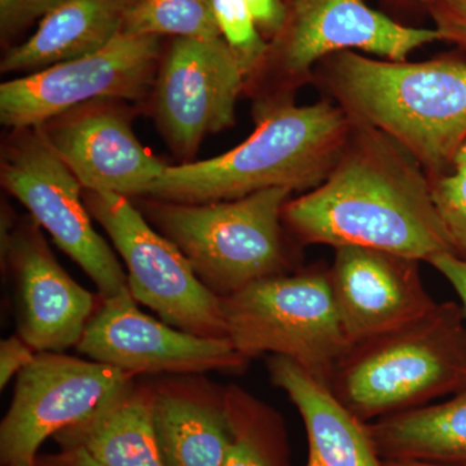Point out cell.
<instances>
[{"label": "cell", "mask_w": 466, "mask_h": 466, "mask_svg": "<svg viewBox=\"0 0 466 466\" xmlns=\"http://www.w3.org/2000/svg\"><path fill=\"white\" fill-rule=\"evenodd\" d=\"M419 260L368 248L334 249V300L350 345L375 339L434 308Z\"/></svg>", "instance_id": "16"}, {"label": "cell", "mask_w": 466, "mask_h": 466, "mask_svg": "<svg viewBox=\"0 0 466 466\" xmlns=\"http://www.w3.org/2000/svg\"><path fill=\"white\" fill-rule=\"evenodd\" d=\"M259 32L274 39L283 29L288 8L283 0H244Z\"/></svg>", "instance_id": "29"}, {"label": "cell", "mask_w": 466, "mask_h": 466, "mask_svg": "<svg viewBox=\"0 0 466 466\" xmlns=\"http://www.w3.org/2000/svg\"><path fill=\"white\" fill-rule=\"evenodd\" d=\"M283 29L250 76H266V99L294 100L312 82L320 61L342 51H364L406 61L417 48L441 41L435 29L401 25L363 0H289ZM258 101V103H260Z\"/></svg>", "instance_id": "7"}, {"label": "cell", "mask_w": 466, "mask_h": 466, "mask_svg": "<svg viewBox=\"0 0 466 466\" xmlns=\"http://www.w3.org/2000/svg\"><path fill=\"white\" fill-rule=\"evenodd\" d=\"M466 385V319L455 302L351 346L330 390L364 422L426 406Z\"/></svg>", "instance_id": "4"}, {"label": "cell", "mask_w": 466, "mask_h": 466, "mask_svg": "<svg viewBox=\"0 0 466 466\" xmlns=\"http://www.w3.org/2000/svg\"><path fill=\"white\" fill-rule=\"evenodd\" d=\"M312 84L354 124L388 135L429 179L447 173L466 143V61L441 56L421 63L330 55Z\"/></svg>", "instance_id": "2"}, {"label": "cell", "mask_w": 466, "mask_h": 466, "mask_svg": "<svg viewBox=\"0 0 466 466\" xmlns=\"http://www.w3.org/2000/svg\"><path fill=\"white\" fill-rule=\"evenodd\" d=\"M64 0H0L3 32H14L33 20L45 17Z\"/></svg>", "instance_id": "27"}, {"label": "cell", "mask_w": 466, "mask_h": 466, "mask_svg": "<svg viewBox=\"0 0 466 466\" xmlns=\"http://www.w3.org/2000/svg\"><path fill=\"white\" fill-rule=\"evenodd\" d=\"M210 3L220 35L249 76L265 58L269 43L263 39L244 0H210Z\"/></svg>", "instance_id": "25"}, {"label": "cell", "mask_w": 466, "mask_h": 466, "mask_svg": "<svg viewBox=\"0 0 466 466\" xmlns=\"http://www.w3.org/2000/svg\"><path fill=\"white\" fill-rule=\"evenodd\" d=\"M268 373L299 410L309 441L306 466H385L370 426L290 359L272 355Z\"/></svg>", "instance_id": "18"}, {"label": "cell", "mask_w": 466, "mask_h": 466, "mask_svg": "<svg viewBox=\"0 0 466 466\" xmlns=\"http://www.w3.org/2000/svg\"><path fill=\"white\" fill-rule=\"evenodd\" d=\"M43 466H100L95 460H92L85 451L61 450L57 455L50 456L45 460Z\"/></svg>", "instance_id": "31"}, {"label": "cell", "mask_w": 466, "mask_h": 466, "mask_svg": "<svg viewBox=\"0 0 466 466\" xmlns=\"http://www.w3.org/2000/svg\"><path fill=\"white\" fill-rule=\"evenodd\" d=\"M17 131L3 153V187L90 276L101 299L130 291L127 274L92 226L84 187L52 149L41 126Z\"/></svg>", "instance_id": "9"}, {"label": "cell", "mask_w": 466, "mask_h": 466, "mask_svg": "<svg viewBox=\"0 0 466 466\" xmlns=\"http://www.w3.org/2000/svg\"><path fill=\"white\" fill-rule=\"evenodd\" d=\"M36 466H38V465H36Z\"/></svg>", "instance_id": "34"}, {"label": "cell", "mask_w": 466, "mask_h": 466, "mask_svg": "<svg viewBox=\"0 0 466 466\" xmlns=\"http://www.w3.org/2000/svg\"><path fill=\"white\" fill-rule=\"evenodd\" d=\"M428 263L449 281L451 287L458 294L460 306H461L466 319V260L453 253H441L429 260Z\"/></svg>", "instance_id": "30"}, {"label": "cell", "mask_w": 466, "mask_h": 466, "mask_svg": "<svg viewBox=\"0 0 466 466\" xmlns=\"http://www.w3.org/2000/svg\"><path fill=\"white\" fill-rule=\"evenodd\" d=\"M134 0H64L48 12L36 32L12 48L2 72L48 67L94 54L122 33Z\"/></svg>", "instance_id": "20"}, {"label": "cell", "mask_w": 466, "mask_h": 466, "mask_svg": "<svg viewBox=\"0 0 466 466\" xmlns=\"http://www.w3.org/2000/svg\"><path fill=\"white\" fill-rule=\"evenodd\" d=\"M247 73L222 36L177 38L159 69L156 108L174 148L191 155L208 134L235 124Z\"/></svg>", "instance_id": "13"}, {"label": "cell", "mask_w": 466, "mask_h": 466, "mask_svg": "<svg viewBox=\"0 0 466 466\" xmlns=\"http://www.w3.org/2000/svg\"><path fill=\"white\" fill-rule=\"evenodd\" d=\"M285 228L302 245L368 248L426 262L453 253L431 179L388 135L354 124L332 171L291 198Z\"/></svg>", "instance_id": "1"}, {"label": "cell", "mask_w": 466, "mask_h": 466, "mask_svg": "<svg viewBox=\"0 0 466 466\" xmlns=\"http://www.w3.org/2000/svg\"><path fill=\"white\" fill-rule=\"evenodd\" d=\"M36 352L18 334L0 342V389L32 363Z\"/></svg>", "instance_id": "28"}, {"label": "cell", "mask_w": 466, "mask_h": 466, "mask_svg": "<svg viewBox=\"0 0 466 466\" xmlns=\"http://www.w3.org/2000/svg\"><path fill=\"white\" fill-rule=\"evenodd\" d=\"M228 339L251 359L280 355L329 385L351 345L334 300L329 268L275 276L222 299Z\"/></svg>", "instance_id": "6"}, {"label": "cell", "mask_w": 466, "mask_h": 466, "mask_svg": "<svg viewBox=\"0 0 466 466\" xmlns=\"http://www.w3.org/2000/svg\"><path fill=\"white\" fill-rule=\"evenodd\" d=\"M122 33L211 39L220 35L210 0H134Z\"/></svg>", "instance_id": "23"}, {"label": "cell", "mask_w": 466, "mask_h": 466, "mask_svg": "<svg viewBox=\"0 0 466 466\" xmlns=\"http://www.w3.org/2000/svg\"><path fill=\"white\" fill-rule=\"evenodd\" d=\"M431 198L453 254L466 260V143L447 173L431 179Z\"/></svg>", "instance_id": "24"}, {"label": "cell", "mask_w": 466, "mask_h": 466, "mask_svg": "<svg viewBox=\"0 0 466 466\" xmlns=\"http://www.w3.org/2000/svg\"><path fill=\"white\" fill-rule=\"evenodd\" d=\"M61 450L85 451L100 466H165L152 417V386L137 377L55 435Z\"/></svg>", "instance_id": "19"}, {"label": "cell", "mask_w": 466, "mask_h": 466, "mask_svg": "<svg viewBox=\"0 0 466 466\" xmlns=\"http://www.w3.org/2000/svg\"><path fill=\"white\" fill-rule=\"evenodd\" d=\"M41 128L86 191L146 196L167 167L139 143L127 119L101 100L70 109Z\"/></svg>", "instance_id": "15"}, {"label": "cell", "mask_w": 466, "mask_h": 466, "mask_svg": "<svg viewBox=\"0 0 466 466\" xmlns=\"http://www.w3.org/2000/svg\"><path fill=\"white\" fill-rule=\"evenodd\" d=\"M368 426L383 460L466 465V385L443 403L383 417Z\"/></svg>", "instance_id": "21"}, {"label": "cell", "mask_w": 466, "mask_h": 466, "mask_svg": "<svg viewBox=\"0 0 466 466\" xmlns=\"http://www.w3.org/2000/svg\"><path fill=\"white\" fill-rule=\"evenodd\" d=\"M291 195L271 188L207 204L150 200L144 211L179 248L201 283L227 299L257 281L294 272L283 222Z\"/></svg>", "instance_id": "5"}, {"label": "cell", "mask_w": 466, "mask_h": 466, "mask_svg": "<svg viewBox=\"0 0 466 466\" xmlns=\"http://www.w3.org/2000/svg\"><path fill=\"white\" fill-rule=\"evenodd\" d=\"M441 41L452 43L466 52V0H422Z\"/></svg>", "instance_id": "26"}, {"label": "cell", "mask_w": 466, "mask_h": 466, "mask_svg": "<svg viewBox=\"0 0 466 466\" xmlns=\"http://www.w3.org/2000/svg\"><path fill=\"white\" fill-rule=\"evenodd\" d=\"M413 2H419L421 5L422 0H413Z\"/></svg>", "instance_id": "33"}, {"label": "cell", "mask_w": 466, "mask_h": 466, "mask_svg": "<svg viewBox=\"0 0 466 466\" xmlns=\"http://www.w3.org/2000/svg\"><path fill=\"white\" fill-rule=\"evenodd\" d=\"M137 303L130 291L100 299L76 350L134 376L238 373L250 363L229 339L183 332L144 314Z\"/></svg>", "instance_id": "12"}, {"label": "cell", "mask_w": 466, "mask_h": 466, "mask_svg": "<svg viewBox=\"0 0 466 466\" xmlns=\"http://www.w3.org/2000/svg\"><path fill=\"white\" fill-rule=\"evenodd\" d=\"M256 113V130L244 143L218 157L167 167L146 198L207 204L271 188L311 191L341 157L354 126L327 99L311 106L260 101Z\"/></svg>", "instance_id": "3"}, {"label": "cell", "mask_w": 466, "mask_h": 466, "mask_svg": "<svg viewBox=\"0 0 466 466\" xmlns=\"http://www.w3.org/2000/svg\"><path fill=\"white\" fill-rule=\"evenodd\" d=\"M150 386L165 466H222L232 441L226 388L201 375H173Z\"/></svg>", "instance_id": "17"}, {"label": "cell", "mask_w": 466, "mask_h": 466, "mask_svg": "<svg viewBox=\"0 0 466 466\" xmlns=\"http://www.w3.org/2000/svg\"><path fill=\"white\" fill-rule=\"evenodd\" d=\"M39 227L29 218L2 236L14 285L16 334L35 352H64L81 341L100 297L64 271Z\"/></svg>", "instance_id": "14"}, {"label": "cell", "mask_w": 466, "mask_h": 466, "mask_svg": "<svg viewBox=\"0 0 466 466\" xmlns=\"http://www.w3.org/2000/svg\"><path fill=\"white\" fill-rule=\"evenodd\" d=\"M158 55V36L121 33L94 54L5 82L2 124L24 130L91 101L139 99L153 81Z\"/></svg>", "instance_id": "10"}, {"label": "cell", "mask_w": 466, "mask_h": 466, "mask_svg": "<svg viewBox=\"0 0 466 466\" xmlns=\"http://www.w3.org/2000/svg\"><path fill=\"white\" fill-rule=\"evenodd\" d=\"M385 466H466L438 464V462L419 461V460H383Z\"/></svg>", "instance_id": "32"}, {"label": "cell", "mask_w": 466, "mask_h": 466, "mask_svg": "<svg viewBox=\"0 0 466 466\" xmlns=\"http://www.w3.org/2000/svg\"><path fill=\"white\" fill-rule=\"evenodd\" d=\"M84 201L121 254L137 302L183 332L228 339L222 299L201 283L179 248L153 228L128 198L85 189Z\"/></svg>", "instance_id": "8"}, {"label": "cell", "mask_w": 466, "mask_h": 466, "mask_svg": "<svg viewBox=\"0 0 466 466\" xmlns=\"http://www.w3.org/2000/svg\"><path fill=\"white\" fill-rule=\"evenodd\" d=\"M232 441L222 466H284L278 413L236 385L226 386Z\"/></svg>", "instance_id": "22"}, {"label": "cell", "mask_w": 466, "mask_h": 466, "mask_svg": "<svg viewBox=\"0 0 466 466\" xmlns=\"http://www.w3.org/2000/svg\"><path fill=\"white\" fill-rule=\"evenodd\" d=\"M135 377L91 359L36 352L16 376L11 406L0 424L2 466L38 465L43 441L84 420Z\"/></svg>", "instance_id": "11"}]
</instances>
